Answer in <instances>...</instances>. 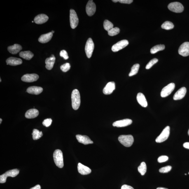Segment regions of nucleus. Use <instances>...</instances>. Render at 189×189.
Instances as JSON below:
<instances>
[{"instance_id":"f257e3e1","label":"nucleus","mask_w":189,"mask_h":189,"mask_svg":"<svg viewBox=\"0 0 189 189\" xmlns=\"http://www.w3.org/2000/svg\"><path fill=\"white\" fill-rule=\"evenodd\" d=\"M72 106L74 109H78L80 104V95L79 92L77 89L73 91L71 95Z\"/></svg>"},{"instance_id":"f03ea898","label":"nucleus","mask_w":189,"mask_h":189,"mask_svg":"<svg viewBox=\"0 0 189 189\" xmlns=\"http://www.w3.org/2000/svg\"><path fill=\"white\" fill-rule=\"evenodd\" d=\"M54 162L56 166L60 168H62L64 166L63 153L61 150H56L53 153Z\"/></svg>"},{"instance_id":"7ed1b4c3","label":"nucleus","mask_w":189,"mask_h":189,"mask_svg":"<svg viewBox=\"0 0 189 189\" xmlns=\"http://www.w3.org/2000/svg\"><path fill=\"white\" fill-rule=\"evenodd\" d=\"M118 140L124 146L129 147L132 146L134 142V138L131 135H122L119 136Z\"/></svg>"},{"instance_id":"20e7f679","label":"nucleus","mask_w":189,"mask_h":189,"mask_svg":"<svg viewBox=\"0 0 189 189\" xmlns=\"http://www.w3.org/2000/svg\"><path fill=\"white\" fill-rule=\"evenodd\" d=\"M19 171L17 169L10 170L7 171L6 173L0 176V183H5L8 177H15L19 174Z\"/></svg>"},{"instance_id":"39448f33","label":"nucleus","mask_w":189,"mask_h":189,"mask_svg":"<svg viewBox=\"0 0 189 189\" xmlns=\"http://www.w3.org/2000/svg\"><path fill=\"white\" fill-rule=\"evenodd\" d=\"M169 134L170 127L169 126H167L156 139L155 141L158 143H161L165 141L169 138Z\"/></svg>"},{"instance_id":"423d86ee","label":"nucleus","mask_w":189,"mask_h":189,"mask_svg":"<svg viewBox=\"0 0 189 189\" xmlns=\"http://www.w3.org/2000/svg\"><path fill=\"white\" fill-rule=\"evenodd\" d=\"M168 8L171 11L175 13H181L184 10V7L181 3L178 2L170 3L168 5Z\"/></svg>"},{"instance_id":"0eeeda50","label":"nucleus","mask_w":189,"mask_h":189,"mask_svg":"<svg viewBox=\"0 0 189 189\" xmlns=\"http://www.w3.org/2000/svg\"><path fill=\"white\" fill-rule=\"evenodd\" d=\"M94 48V44L92 38H89L86 43L85 48V53L88 58L92 57Z\"/></svg>"},{"instance_id":"6e6552de","label":"nucleus","mask_w":189,"mask_h":189,"mask_svg":"<svg viewBox=\"0 0 189 189\" xmlns=\"http://www.w3.org/2000/svg\"><path fill=\"white\" fill-rule=\"evenodd\" d=\"M70 24L72 29H74L78 26L79 20L78 15L74 10L71 9L70 10Z\"/></svg>"},{"instance_id":"1a4fd4ad","label":"nucleus","mask_w":189,"mask_h":189,"mask_svg":"<svg viewBox=\"0 0 189 189\" xmlns=\"http://www.w3.org/2000/svg\"><path fill=\"white\" fill-rule=\"evenodd\" d=\"M175 85L174 83H171L166 85L162 89L160 93V95L162 97H166L171 94L174 90Z\"/></svg>"},{"instance_id":"9d476101","label":"nucleus","mask_w":189,"mask_h":189,"mask_svg":"<svg viewBox=\"0 0 189 189\" xmlns=\"http://www.w3.org/2000/svg\"><path fill=\"white\" fill-rule=\"evenodd\" d=\"M129 45V42L127 40H121L115 44L112 47L111 50L113 52H117L122 50Z\"/></svg>"},{"instance_id":"9b49d317","label":"nucleus","mask_w":189,"mask_h":189,"mask_svg":"<svg viewBox=\"0 0 189 189\" xmlns=\"http://www.w3.org/2000/svg\"><path fill=\"white\" fill-rule=\"evenodd\" d=\"M178 53L183 57L189 55V42H185L180 46L178 49Z\"/></svg>"},{"instance_id":"f8f14e48","label":"nucleus","mask_w":189,"mask_h":189,"mask_svg":"<svg viewBox=\"0 0 189 189\" xmlns=\"http://www.w3.org/2000/svg\"><path fill=\"white\" fill-rule=\"evenodd\" d=\"M96 10V6L93 1H89L86 6V11L89 16L93 15Z\"/></svg>"},{"instance_id":"ddd939ff","label":"nucleus","mask_w":189,"mask_h":189,"mask_svg":"<svg viewBox=\"0 0 189 189\" xmlns=\"http://www.w3.org/2000/svg\"><path fill=\"white\" fill-rule=\"evenodd\" d=\"M132 121L129 119H125L121 120L116 121L113 123V126L118 127H124L131 125Z\"/></svg>"},{"instance_id":"4468645a","label":"nucleus","mask_w":189,"mask_h":189,"mask_svg":"<svg viewBox=\"0 0 189 189\" xmlns=\"http://www.w3.org/2000/svg\"><path fill=\"white\" fill-rule=\"evenodd\" d=\"M39 78L38 75L36 74H26L22 77V81L26 82H32L36 81Z\"/></svg>"},{"instance_id":"2eb2a0df","label":"nucleus","mask_w":189,"mask_h":189,"mask_svg":"<svg viewBox=\"0 0 189 189\" xmlns=\"http://www.w3.org/2000/svg\"><path fill=\"white\" fill-rule=\"evenodd\" d=\"M115 89V84L114 82H108L103 89V93L105 94H110L112 93Z\"/></svg>"},{"instance_id":"dca6fc26","label":"nucleus","mask_w":189,"mask_h":189,"mask_svg":"<svg viewBox=\"0 0 189 189\" xmlns=\"http://www.w3.org/2000/svg\"><path fill=\"white\" fill-rule=\"evenodd\" d=\"M187 90L185 87H183L178 90L174 94L173 99L174 100L181 99L185 97L186 93Z\"/></svg>"},{"instance_id":"f3484780","label":"nucleus","mask_w":189,"mask_h":189,"mask_svg":"<svg viewBox=\"0 0 189 189\" xmlns=\"http://www.w3.org/2000/svg\"><path fill=\"white\" fill-rule=\"evenodd\" d=\"M76 138L79 142L83 144L84 145L92 144L93 143V142L87 136L78 134L76 135Z\"/></svg>"},{"instance_id":"a211bd4d","label":"nucleus","mask_w":189,"mask_h":189,"mask_svg":"<svg viewBox=\"0 0 189 189\" xmlns=\"http://www.w3.org/2000/svg\"><path fill=\"white\" fill-rule=\"evenodd\" d=\"M49 18L45 14H40L35 17L34 22L37 24H42L45 23L48 20Z\"/></svg>"},{"instance_id":"6ab92c4d","label":"nucleus","mask_w":189,"mask_h":189,"mask_svg":"<svg viewBox=\"0 0 189 189\" xmlns=\"http://www.w3.org/2000/svg\"><path fill=\"white\" fill-rule=\"evenodd\" d=\"M78 172L83 175L89 174L92 172L90 168L80 163H79L78 164Z\"/></svg>"},{"instance_id":"aec40b11","label":"nucleus","mask_w":189,"mask_h":189,"mask_svg":"<svg viewBox=\"0 0 189 189\" xmlns=\"http://www.w3.org/2000/svg\"><path fill=\"white\" fill-rule=\"evenodd\" d=\"M7 65L12 66H16L22 64V61L20 59L11 57L8 58L6 60Z\"/></svg>"},{"instance_id":"412c9836","label":"nucleus","mask_w":189,"mask_h":189,"mask_svg":"<svg viewBox=\"0 0 189 189\" xmlns=\"http://www.w3.org/2000/svg\"><path fill=\"white\" fill-rule=\"evenodd\" d=\"M136 99L139 104L143 107L146 108L148 106V102L146 98L141 93H138L136 96Z\"/></svg>"},{"instance_id":"4be33fe9","label":"nucleus","mask_w":189,"mask_h":189,"mask_svg":"<svg viewBox=\"0 0 189 189\" xmlns=\"http://www.w3.org/2000/svg\"><path fill=\"white\" fill-rule=\"evenodd\" d=\"M55 60V57L54 55H52L50 57L47 58L45 60L46 68L48 70H51L54 66Z\"/></svg>"},{"instance_id":"5701e85b","label":"nucleus","mask_w":189,"mask_h":189,"mask_svg":"<svg viewBox=\"0 0 189 189\" xmlns=\"http://www.w3.org/2000/svg\"><path fill=\"white\" fill-rule=\"evenodd\" d=\"M43 91V89L41 87L32 86L28 88L26 92L30 94L38 95L41 94Z\"/></svg>"},{"instance_id":"b1692460","label":"nucleus","mask_w":189,"mask_h":189,"mask_svg":"<svg viewBox=\"0 0 189 189\" xmlns=\"http://www.w3.org/2000/svg\"><path fill=\"white\" fill-rule=\"evenodd\" d=\"M52 36V33L51 32L41 35L38 39L40 43H46L50 41Z\"/></svg>"},{"instance_id":"393cba45","label":"nucleus","mask_w":189,"mask_h":189,"mask_svg":"<svg viewBox=\"0 0 189 189\" xmlns=\"http://www.w3.org/2000/svg\"><path fill=\"white\" fill-rule=\"evenodd\" d=\"M22 49V46L18 44H15L13 45L8 46V50L10 53L13 54H15L20 52Z\"/></svg>"},{"instance_id":"a878e982","label":"nucleus","mask_w":189,"mask_h":189,"mask_svg":"<svg viewBox=\"0 0 189 189\" xmlns=\"http://www.w3.org/2000/svg\"><path fill=\"white\" fill-rule=\"evenodd\" d=\"M39 114L38 110L36 108L28 110L25 114L26 118L28 119L34 118L37 117Z\"/></svg>"},{"instance_id":"bb28decb","label":"nucleus","mask_w":189,"mask_h":189,"mask_svg":"<svg viewBox=\"0 0 189 189\" xmlns=\"http://www.w3.org/2000/svg\"><path fill=\"white\" fill-rule=\"evenodd\" d=\"M19 55L20 57L27 60H31L34 56V54L30 51L21 52Z\"/></svg>"},{"instance_id":"cd10ccee","label":"nucleus","mask_w":189,"mask_h":189,"mask_svg":"<svg viewBox=\"0 0 189 189\" xmlns=\"http://www.w3.org/2000/svg\"><path fill=\"white\" fill-rule=\"evenodd\" d=\"M164 48H165V46L164 45H156L150 49V52L152 54H155L159 51L164 50Z\"/></svg>"},{"instance_id":"c85d7f7f","label":"nucleus","mask_w":189,"mask_h":189,"mask_svg":"<svg viewBox=\"0 0 189 189\" xmlns=\"http://www.w3.org/2000/svg\"><path fill=\"white\" fill-rule=\"evenodd\" d=\"M33 139L34 140H38L42 137L43 136L42 132L40 131L37 129H34L33 130L32 134Z\"/></svg>"},{"instance_id":"c756f323","label":"nucleus","mask_w":189,"mask_h":189,"mask_svg":"<svg viewBox=\"0 0 189 189\" xmlns=\"http://www.w3.org/2000/svg\"><path fill=\"white\" fill-rule=\"evenodd\" d=\"M138 172L142 176H144L146 173L147 170L146 164L144 162H142L138 168Z\"/></svg>"},{"instance_id":"7c9ffc66","label":"nucleus","mask_w":189,"mask_h":189,"mask_svg":"<svg viewBox=\"0 0 189 189\" xmlns=\"http://www.w3.org/2000/svg\"><path fill=\"white\" fill-rule=\"evenodd\" d=\"M161 27L164 29L170 30L174 28V25L173 23L169 21H166L162 24Z\"/></svg>"},{"instance_id":"2f4dec72","label":"nucleus","mask_w":189,"mask_h":189,"mask_svg":"<svg viewBox=\"0 0 189 189\" xmlns=\"http://www.w3.org/2000/svg\"><path fill=\"white\" fill-rule=\"evenodd\" d=\"M140 67L139 64H136L133 65L131 68L130 72L129 74V76H132L135 75L138 72Z\"/></svg>"},{"instance_id":"473e14b6","label":"nucleus","mask_w":189,"mask_h":189,"mask_svg":"<svg viewBox=\"0 0 189 189\" xmlns=\"http://www.w3.org/2000/svg\"><path fill=\"white\" fill-rule=\"evenodd\" d=\"M103 26H104V29L108 32L113 28V24L109 21L106 20H104V23H103Z\"/></svg>"},{"instance_id":"72a5a7b5","label":"nucleus","mask_w":189,"mask_h":189,"mask_svg":"<svg viewBox=\"0 0 189 189\" xmlns=\"http://www.w3.org/2000/svg\"><path fill=\"white\" fill-rule=\"evenodd\" d=\"M120 32V29L119 28L113 27L108 31V34L110 36H113L118 34Z\"/></svg>"},{"instance_id":"f704fd0d","label":"nucleus","mask_w":189,"mask_h":189,"mask_svg":"<svg viewBox=\"0 0 189 189\" xmlns=\"http://www.w3.org/2000/svg\"><path fill=\"white\" fill-rule=\"evenodd\" d=\"M71 68V65L68 63H66L60 66V69L62 71L64 72H66L69 69Z\"/></svg>"},{"instance_id":"c9c22d12","label":"nucleus","mask_w":189,"mask_h":189,"mask_svg":"<svg viewBox=\"0 0 189 189\" xmlns=\"http://www.w3.org/2000/svg\"><path fill=\"white\" fill-rule=\"evenodd\" d=\"M158 60L156 58H154L151 60L148 63V64L146 65V69H150V68L152 67V66H153L154 64H156V63L158 62Z\"/></svg>"},{"instance_id":"e433bc0d","label":"nucleus","mask_w":189,"mask_h":189,"mask_svg":"<svg viewBox=\"0 0 189 189\" xmlns=\"http://www.w3.org/2000/svg\"><path fill=\"white\" fill-rule=\"evenodd\" d=\"M172 167L171 166H167L161 168L159 169V171L161 173H167L170 171Z\"/></svg>"},{"instance_id":"4c0bfd02","label":"nucleus","mask_w":189,"mask_h":189,"mask_svg":"<svg viewBox=\"0 0 189 189\" xmlns=\"http://www.w3.org/2000/svg\"><path fill=\"white\" fill-rule=\"evenodd\" d=\"M52 122V120L51 118H47L43 120V125L45 126L46 127H48L51 124Z\"/></svg>"},{"instance_id":"58836bf2","label":"nucleus","mask_w":189,"mask_h":189,"mask_svg":"<svg viewBox=\"0 0 189 189\" xmlns=\"http://www.w3.org/2000/svg\"><path fill=\"white\" fill-rule=\"evenodd\" d=\"M168 159H169V157L167 156L162 155L158 158V162L159 163L167 161Z\"/></svg>"},{"instance_id":"ea45409f","label":"nucleus","mask_w":189,"mask_h":189,"mask_svg":"<svg viewBox=\"0 0 189 189\" xmlns=\"http://www.w3.org/2000/svg\"><path fill=\"white\" fill-rule=\"evenodd\" d=\"M60 55L61 57L64 58L65 60H67L69 58L67 52L65 50H61L60 53Z\"/></svg>"},{"instance_id":"a19ab883","label":"nucleus","mask_w":189,"mask_h":189,"mask_svg":"<svg viewBox=\"0 0 189 189\" xmlns=\"http://www.w3.org/2000/svg\"><path fill=\"white\" fill-rule=\"evenodd\" d=\"M133 1L132 0H118V2L121 3L127 4H130Z\"/></svg>"},{"instance_id":"79ce46f5","label":"nucleus","mask_w":189,"mask_h":189,"mask_svg":"<svg viewBox=\"0 0 189 189\" xmlns=\"http://www.w3.org/2000/svg\"><path fill=\"white\" fill-rule=\"evenodd\" d=\"M121 189H134L132 187L130 186L124 185H123L121 187Z\"/></svg>"},{"instance_id":"37998d69","label":"nucleus","mask_w":189,"mask_h":189,"mask_svg":"<svg viewBox=\"0 0 189 189\" xmlns=\"http://www.w3.org/2000/svg\"><path fill=\"white\" fill-rule=\"evenodd\" d=\"M183 146L184 148L189 149V142H186L184 143Z\"/></svg>"},{"instance_id":"c03bdc74","label":"nucleus","mask_w":189,"mask_h":189,"mask_svg":"<svg viewBox=\"0 0 189 189\" xmlns=\"http://www.w3.org/2000/svg\"><path fill=\"white\" fill-rule=\"evenodd\" d=\"M30 189H41V186L39 185H37L36 186L32 187Z\"/></svg>"},{"instance_id":"a18cd8bd","label":"nucleus","mask_w":189,"mask_h":189,"mask_svg":"<svg viewBox=\"0 0 189 189\" xmlns=\"http://www.w3.org/2000/svg\"><path fill=\"white\" fill-rule=\"evenodd\" d=\"M157 189H168L167 188H164V187H158V188H157Z\"/></svg>"},{"instance_id":"49530a36","label":"nucleus","mask_w":189,"mask_h":189,"mask_svg":"<svg viewBox=\"0 0 189 189\" xmlns=\"http://www.w3.org/2000/svg\"><path fill=\"white\" fill-rule=\"evenodd\" d=\"M112 1H113L114 3H117V2L118 1V0H113Z\"/></svg>"},{"instance_id":"de8ad7c7","label":"nucleus","mask_w":189,"mask_h":189,"mask_svg":"<svg viewBox=\"0 0 189 189\" xmlns=\"http://www.w3.org/2000/svg\"><path fill=\"white\" fill-rule=\"evenodd\" d=\"M0 120H1V121H0V124H1L2 121V120L1 118L0 119Z\"/></svg>"},{"instance_id":"09e8293b","label":"nucleus","mask_w":189,"mask_h":189,"mask_svg":"<svg viewBox=\"0 0 189 189\" xmlns=\"http://www.w3.org/2000/svg\"><path fill=\"white\" fill-rule=\"evenodd\" d=\"M51 32L52 33V34H53V33L54 32V31H52Z\"/></svg>"},{"instance_id":"8fccbe9b","label":"nucleus","mask_w":189,"mask_h":189,"mask_svg":"<svg viewBox=\"0 0 189 189\" xmlns=\"http://www.w3.org/2000/svg\"><path fill=\"white\" fill-rule=\"evenodd\" d=\"M188 135L189 136V130L188 131Z\"/></svg>"},{"instance_id":"3c124183","label":"nucleus","mask_w":189,"mask_h":189,"mask_svg":"<svg viewBox=\"0 0 189 189\" xmlns=\"http://www.w3.org/2000/svg\"><path fill=\"white\" fill-rule=\"evenodd\" d=\"M1 79H0V82H1Z\"/></svg>"},{"instance_id":"603ef678","label":"nucleus","mask_w":189,"mask_h":189,"mask_svg":"<svg viewBox=\"0 0 189 189\" xmlns=\"http://www.w3.org/2000/svg\"><path fill=\"white\" fill-rule=\"evenodd\" d=\"M32 22H33V21H32Z\"/></svg>"},{"instance_id":"864d4df0","label":"nucleus","mask_w":189,"mask_h":189,"mask_svg":"<svg viewBox=\"0 0 189 189\" xmlns=\"http://www.w3.org/2000/svg\"><path fill=\"white\" fill-rule=\"evenodd\" d=\"M185 175H186L187 174H185Z\"/></svg>"},{"instance_id":"5fc2aeb1","label":"nucleus","mask_w":189,"mask_h":189,"mask_svg":"<svg viewBox=\"0 0 189 189\" xmlns=\"http://www.w3.org/2000/svg\"><path fill=\"white\" fill-rule=\"evenodd\" d=\"M188 174H189V172L188 173Z\"/></svg>"}]
</instances>
